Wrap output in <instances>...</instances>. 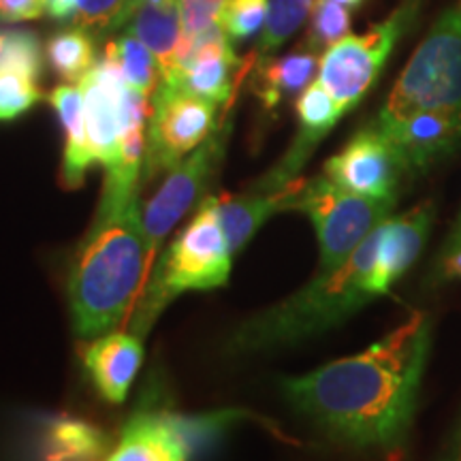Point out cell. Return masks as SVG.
I'll return each mask as SVG.
<instances>
[{"label": "cell", "instance_id": "ac0fdd59", "mask_svg": "<svg viewBox=\"0 0 461 461\" xmlns=\"http://www.w3.org/2000/svg\"><path fill=\"white\" fill-rule=\"evenodd\" d=\"M295 182L280 190L257 186L252 193L238 194V197H221L218 214H221V224L230 255H238L267 218L278 214V212H286Z\"/></svg>", "mask_w": 461, "mask_h": 461}, {"label": "cell", "instance_id": "e0dca14e", "mask_svg": "<svg viewBox=\"0 0 461 461\" xmlns=\"http://www.w3.org/2000/svg\"><path fill=\"white\" fill-rule=\"evenodd\" d=\"M182 440L167 414L137 412L124 425L105 461H188Z\"/></svg>", "mask_w": 461, "mask_h": 461}, {"label": "cell", "instance_id": "6da1fadb", "mask_svg": "<svg viewBox=\"0 0 461 461\" xmlns=\"http://www.w3.org/2000/svg\"><path fill=\"white\" fill-rule=\"evenodd\" d=\"M423 312L359 355L327 363L282 383L288 403L336 442L393 453L406 442L429 355Z\"/></svg>", "mask_w": 461, "mask_h": 461}, {"label": "cell", "instance_id": "44dd1931", "mask_svg": "<svg viewBox=\"0 0 461 461\" xmlns=\"http://www.w3.org/2000/svg\"><path fill=\"white\" fill-rule=\"evenodd\" d=\"M319 51L303 45L302 50H295L288 56L257 62L252 67V71H255L252 88H255L257 96L263 101L265 107L274 109L280 105L282 99L308 88L314 75L319 73Z\"/></svg>", "mask_w": 461, "mask_h": 461}, {"label": "cell", "instance_id": "e575fe53", "mask_svg": "<svg viewBox=\"0 0 461 461\" xmlns=\"http://www.w3.org/2000/svg\"><path fill=\"white\" fill-rule=\"evenodd\" d=\"M75 11H77V0H48V14L54 20H73Z\"/></svg>", "mask_w": 461, "mask_h": 461}, {"label": "cell", "instance_id": "30bf717a", "mask_svg": "<svg viewBox=\"0 0 461 461\" xmlns=\"http://www.w3.org/2000/svg\"><path fill=\"white\" fill-rule=\"evenodd\" d=\"M252 67H255V56L240 60L230 39L218 22L216 26L188 37L176 68L160 79L173 88L222 105V103H233V95Z\"/></svg>", "mask_w": 461, "mask_h": 461}, {"label": "cell", "instance_id": "5b68a950", "mask_svg": "<svg viewBox=\"0 0 461 461\" xmlns=\"http://www.w3.org/2000/svg\"><path fill=\"white\" fill-rule=\"evenodd\" d=\"M431 109H461V0L442 11L414 50L374 124Z\"/></svg>", "mask_w": 461, "mask_h": 461}, {"label": "cell", "instance_id": "3957f363", "mask_svg": "<svg viewBox=\"0 0 461 461\" xmlns=\"http://www.w3.org/2000/svg\"><path fill=\"white\" fill-rule=\"evenodd\" d=\"M376 248L378 230L374 229L344 265L319 272L295 295L246 321L230 338V353H257L297 344L331 330L378 299L372 286Z\"/></svg>", "mask_w": 461, "mask_h": 461}, {"label": "cell", "instance_id": "7402d4cb", "mask_svg": "<svg viewBox=\"0 0 461 461\" xmlns=\"http://www.w3.org/2000/svg\"><path fill=\"white\" fill-rule=\"evenodd\" d=\"M113 445L99 428L77 419H58L45 431V461H105Z\"/></svg>", "mask_w": 461, "mask_h": 461}, {"label": "cell", "instance_id": "9a60e30c", "mask_svg": "<svg viewBox=\"0 0 461 461\" xmlns=\"http://www.w3.org/2000/svg\"><path fill=\"white\" fill-rule=\"evenodd\" d=\"M434 224V207L420 203L400 216H389L378 230L376 263L372 269V286L378 297L389 295L397 280L412 267Z\"/></svg>", "mask_w": 461, "mask_h": 461}, {"label": "cell", "instance_id": "d6986e66", "mask_svg": "<svg viewBox=\"0 0 461 461\" xmlns=\"http://www.w3.org/2000/svg\"><path fill=\"white\" fill-rule=\"evenodd\" d=\"M50 101L67 132L62 182L67 188H77L82 186L86 173L95 165L88 143V131H86L84 90L79 84L58 86L50 95Z\"/></svg>", "mask_w": 461, "mask_h": 461}, {"label": "cell", "instance_id": "484cf974", "mask_svg": "<svg viewBox=\"0 0 461 461\" xmlns=\"http://www.w3.org/2000/svg\"><path fill=\"white\" fill-rule=\"evenodd\" d=\"M348 31L350 9H346L339 3H333V0H314L312 24H310L308 41H305L310 50L319 51L322 56L333 43L348 37Z\"/></svg>", "mask_w": 461, "mask_h": 461}, {"label": "cell", "instance_id": "8fae6325", "mask_svg": "<svg viewBox=\"0 0 461 461\" xmlns=\"http://www.w3.org/2000/svg\"><path fill=\"white\" fill-rule=\"evenodd\" d=\"M333 184L363 197L397 201L403 180L411 176L393 143L374 124L355 132L353 140L325 163Z\"/></svg>", "mask_w": 461, "mask_h": 461}, {"label": "cell", "instance_id": "277c9868", "mask_svg": "<svg viewBox=\"0 0 461 461\" xmlns=\"http://www.w3.org/2000/svg\"><path fill=\"white\" fill-rule=\"evenodd\" d=\"M218 203L221 197L216 194L201 201L188 227H184L154 265L132 319V333L140 338L146 336L158 314L177 295L210 291L229 282L233 255L224 238Z\"/></svg>", "mask_w": 461, "mask_h": 461}, {"label": "cell", "instance_id": "2e32d148", "mask_svg": "<svg viewBox=\"0 0 461 461\" xmlns=\"http://www.w3.org/2000/svg\"><path fill=\"white\" fill-rule=\"evenodd\" d=\"M143 361L141 338L132 331L103 333L84 350V366L103 400L122 403Z\"/></svg>", "mask_w": 461, "mask_h": 461}, {"label": "cell", "instance_id": "d6a6232c", "mask_svg": "<svg viewBox=\"0 0 461 461\" xmlns=\"http://www.w3.org/2000/svg\"><path fill=\"white\" fill-rule=\"evenodd\" d=\"M438 282L447 280H461V248L459 250L447 252V255L436 257V274Z\"/></svg>", "mask_w": 461, "mask_h": 461}, {"label": "cell", "instance_id": "5bb4252c", "mask_svg": "<svg viewBox=\"0 0 461 461\" xmlns=\"http://www.w3.org/2000/svg\"><path fill=\"white\" fill-rule=\"evenodd\" d=\"M344 112L333 101V96L327 92L319 79H312L297 99V120L299 131L293 146L288 148L285 158L265 176L258 186L267 190H280L288 186L291 182L299 180V171L312 157L316 146L325 140L327 132L339 122Z\"/></svg>", "mask_w": 461, "mask_h": 461}, {"label": "cell", "instance_id": "9c48e42d", "mask_svg": "<svg viewBox=\"0 0 461 461\" xmlns=\"http://www.w3.org/2000/svg\"><path fill=\"white\" fill-rule=\"evenodd\" d=\"M229 112L230 105L216 131L197 149H193L180 165L173 167L158 193L148 201L146 210H143V227H146L152 261H157L158 248L171 233V229L193 207H199L203 194L214 182L230 135Z\"/></svg>", "mask_w": 461, "mask_h": 461}, {"label": "cell", "instance_id": "ba28073f", "mask_svg": "<svg viewBox=\"0 0 461 461\" xmlns=\"http://www.w3.org/2000/svg\"><path fill=\"white\" fill-rule=\"evenodd\" d=\"M218 107L221 105L214 101L188 95L160 79L157 92L152 95L143 177L171 171L193 149H197L221 124Z\"/></svg>", "mask_w": 461, "mask_h": 461}, {"label": "cell", "instance_id": "836d02e7", "mask_svg": "<svg viewBox=\"0 0 461 461\" xmlns=\"http://www.w3.org/2000/svg\"><path fill=\"white\" fill-rule=\"evenodd\" d=\"M442 461H461V411L457 414V420H455V428L451 429V436H448Z\"/></svg>", "mask_w": 461, "mask_h": 461}, {"label": "cell", "instance_id": "4dcf8cb0", "mask_svg": "<svg viewBox=\"0 0 461 461\" xmlns=\"http://www.w3.org/2000/svg\"><path fill=\"white\" fill-rule=\"evenodd\" d=\"M227 0H177L184 31L188 37L207 31L221 22V14Z\"/></svg>", "mask_w": 461, "mask_h": 461}, {"label": "cell", "instance_id": "8d00e7d4", "mask_svg": "<svg viewBox=\"0 0 461 461\" xmlns=\"http://www.w3.org/2000/svg\"><path fill=\"white\" fill-rule=\"evenodd\" d=\"M140 5H154V7H173V5H177V0H132V9H137Z\"/></svg>", "mask_w": 461, "mask_h": 461}, {"label": "cell", "instance_id": "f546056e", "mask_svg": "<svg viewBox=\"0 0 461 461\" xmlns=\"http://www.w3.org/2000/svg\"><path fill=\"white\" fill-rule=\"evenodd\" d=\"M0 68H15L39 79L43 71V51L37 34L15 31L5 34V51Z\"/></svg>", "mask_w": 461, "mask_h": 461}, {"label": "cell", "instance_id": "83f0119b", "mask_svg": "<svg viewBox=\"0 0 461 461\" xmlns=\"http://www.w3.org/2000/svg\"><path fill=\"white\" fill-rule=\"evenodd\" d=\"M267 7L269 0H227L221 14V26L230 43L255 37L267 20Z\"/></svg>", "mask_w": 461, "mask_h": 461}, {"label": "cell", "instance_id": "d4e9b609", "mask_svg": "<svg viewBox=\"0 0 461 461\" xmlns=\"http://www.w3.org/2000/svg\"><path fill=\"white\" fill-rule=\"evenodd\" d=\"M312 7L314 0H269L267 20H265L257 50L252 51L255 65L274 58L285 41L303 26V22L312 14Z\"/></svg>", "mask_w": 461, "mask_h": 461}, {"label": "cell", "instance_id": "7a4b0ae2", "mask_svg": "<svg viewBox=\"0 0 461 461\" xmlns=\"http://www.w3.org/2000/svg\"><path fill=\"white\" fill-rule=\"evenodd\" d=\"M152 265L140 190L103 188L95 224L79 244L68 274L75 333L99 338L118 330L137 308Z\"/></svg>", "mask_w": 461, "mask_h": 461}, {"label": "cell", "instance_id": "1f68e13d", "mask_svg": "<svg viewBox=\"0 0 461 461\" xmlns=\"http://www.w3.org/2000/svg\"><path fill=\"white\" fill-rule=\"evenodd\" d=\"M48 11V0H0V20H37Z\"/></svg>", "mask_w": 461, "mask_h": 461}, {"label": "cell", "instance_id": "4316f807", "mask_svg": "<svg viewBox=\"0 0 461 461\" xmlns=\"http://www.w3.org/2000/svg\"><path fill=\"white\" fill-rule=\"evenodd\" d=\"M41 99L37 77L15 68H0V122L26 113Z\"/></svg>", "mask_w": 461, "mask_h": 461}, {"label": "cell", "instance_id": "cb8c5ba5", "mask_svg": "<svg viewBox=\"0 0 461 461\" xmlns=\"http://www.w3.org/2000/svg\"><path fill=\"white\" fill-rule=\"evenodd\" d=\"M45 56H48L54 73L67 84H79L90 73V68L96 65L95 41L79 26L75 31L54 34L45 48Z\"/></svg>", "mask_w": 461, "mask_h": 461}, {"label": "cell", "instance_id": "7c38bea8", "mask_svg": "<svg viewBox=\"0 0 461 461\" xmlns=\"http://www.w3.org/2000/svg\"><path fill=\"white\" fill-rule=\"evenodd\" d=\"M84 90L86 131L95 165L109 169L118 163L124 132L126 84L107 56L96 60L90 73L79 82Z\"/></svg>", "mask_w": 461, "mask_h": 461}, {"label": "cell", "instance_id": "ffe728a7", "mask_svg": "<svg viewBox=\"0 0 461 461\" xmlns=\"http://www.w3.org/2000/svg\"><path fill=\"white\" fill-rule=\"evenodd\" d=\"M126 24H129V34L140 39L157 58L160 77H167L176 68L188 43L177 5L173 7L140 5Z\"/></svg>", "mask_w": 461, "mask_h": 461}, {"label": "cell", "instance_id": "74e56055", "mask_svg": "<svg viewBox=\"0 0 461 461\" xmlns=\"http://www.w3.org/2000/svg\"><path fill=\"white\" fill-rule=\"evenodd\" d=\"M333 3L344 5L346 9H357V7H359V5L363 3V0H333Z\"/></svg>", "mask_w": 461, "mask_h": 461}, {"label": "cell", "instance_id": "4fadbf2b", "mask_svg": "<svg viewBox=\"0 0 461 461\" xmlns=\"http://www.w3.org/2000/svg\"><path fill=\"white\" fill-rule=\"evenodd\" d=\"M374 126L393 143L411 176L425 173L461 152V109H431L400 122Z\"/></svg>", "mask_w": 461, "mask_h": 461}, {"label": "cell", "instance_id": "f35d334b", "mask_svg": "<svg viewBox=\"0 0 461 461\" xmlns=\"http://www.w3.org/2000/svg\"><path fill=\"white\" fill-rule=\"evenodd\" d=\"M5 34L7 32H0V60H3V51H5Z\"/></svg>", "mask_w": 461, "mask_h": 461}, {"label": "cell", "instance_id": "8992f818", "mask_svg": "<svg viewBox=\"0 0 461 461\" xmlns=\"http://www.w3.org/2000/svg\"><path fill=\"white\" fill-rule=\"evenodd\" d=\"M395 203L350 193L322 173L314 180L295 182L286 210L310 218L321 248L319 272H331L348 261L374 229L393 216Z\"/></svg>", "mask_w": 461, "mask_h": 461}, {"label": "cell", "instance_id": "d590c367", "mask_svg": "<svg viewBox=\"0 0 461 461\" xmlns=\"http://www.w3.org/2000/svg\"><path fill=\"white\" fill-rule=\"evenodd\" d=\"M459 248H461V214H459L457 221H455L453 229H451V233L447 235L445 244H442L440 252H438V255H447V252L459 250Z\"/></svg>", "mask_w": 461, "mask_h": 461}, {"label": "cell", "instance_id": "f1b7e54d", "mask_svg": "<svg viewBox=\"0 0 461 461\" xmlns=\"http://www.w3.org/2000/svg\"><path fill=\"white\" fill-rule=\"evenodd\" d=\"M132 11V0H77L73 22L84 31H107L126 24Z\"/></svg>", "mask_w": 461, "mask_h": 461}, {"label": "cell", "instance_id": "603a6c76", "mask_svg": "<svg viewBox=\"0 0 461 461\" xmlns=\"http://www.w3.org/2000/svg\"><path fill=\"white\" fill-rule=\"evenodd\" d=\"M105 56L122 75L126 88L152 99L160 84V68L157 58L140 39L126 32L107 45Z\"/></svg>", "mask_w": 461, "mask_h": 461}, {"label": "cell", "instance_id": "52a82bcc", "mask_svg": "<svg viewBox=\"0 0 461 461\" xmlns=\"http://www.w3.org/2000/svg\"><path fill=\"white\" fill-rule=\"evenodd\" d=\"M423 0H402L380 24L366 34H348L321 56L316 79L325 86L342 112L361 103L387 65L391 51L417 22Z\"/></svg>", "mask_w": 461, "mask_h": 461}]
</instances>
